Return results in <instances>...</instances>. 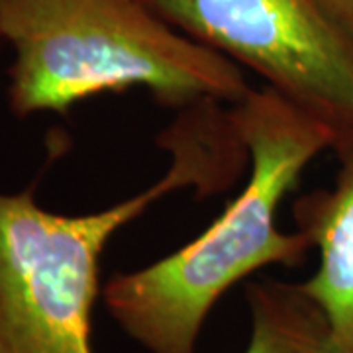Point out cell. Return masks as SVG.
<instances>
[{
    "label": "cell",
    "instance_id": "6da1fadb",
    "mask_svg": "<svg viewBox=\"0 0 353 353\" xmlns=\"http://www.w3.org/2000/svg\"><path fill=\"white\" fill-rule=\"evenodd\" d=\"M250 155L241 192L210 226L171 255L116 273L102 301L116 326L148 353H196L206 318L240 281L269 265L303 263L310 243L277 224L281 202L334 136L273 88H250L232 104Z\"/></svg>",
    "mask_w": 353,
    "mask_h": 353
},
{
    "label": "cell",
    "instance_id": "7a4b0ae2",
    "mask_svg": "<svg viewBox=\"0 0 353 353\" xmlns=\"http://www.w3.org/2000/svg\"><path fill=\"white\" fill-rule=\"evenodd\" d=\"M159 145L171 165L152 187L88 214L43 208L34 189L0 190V353H94L92 308L108 241L176 190L199 196L228 189L250 167L232 110H179Z\"/></svg>",
    "mask_w": 353,
    "mask_h": 353
},
{
    "label": "cell",
    "instance_id": "3957f363",
    "mask_svg": "<svg viewBox=\"0 0 353 353\" xmlns=\"http://www.w3.org/2000/svg\"><path fill=\"white\" fill-rule=\"evenodd\" d=\"M0 39L14 51L8 104L18 118L67 114L104 92L145 88L157 104H236L238 63L181 34L145 0H0Z\"/></svg>",
    "mask_w": 353,
    "mask_h": 353
},
{
    "label": "cell",
    "instance_id": "277c9868",
    "mask_svg": "<svg viewBox=\"0 0 353 353\" xmlns=\"http://www.w3.org/2000/svg\"><path fill=\"white\" fill-rule=\"evenodd\" d=\"M181 34L250 67L353 148V50L318 0H145Z\"/></svg>",
    "mask_w": 353,
    "mask_h": 353
},
{
    "label": "cell",
    "instance_id": "5b68a950",
    "mask_svg": "<svg viewBox=\"0 0 353 353\" xmlns=\"http://www.w3.org/2000/svg\"><path fill=\"white\" fill-rule=\"evenodd\" d=\"M338 155L334 185L299 196L292 218L318 252L316 271L301 285L322 310L341 352L353 353V148Z\"/></svg>",
    "mask_w": 353,
    "mask_h": 353
},
{
    "label": "cell",
    "instance_id": "8992f818",
    "mask_svg": "<svg viewBox=\"0 0 353 353\" xmlns=\"http://www.w3.org/2000/svg\"><path fill=\"white\" fill-rule=\"evenodd\" d=\"M250 338L243 353H343L301 283L261 279L245 289Z\"/></svg>",
    "mask_w": 353,
    "mask_h": 353
},
{
    "label": "cell",
    "instance_id": "52a82bcc",
    "mask_svg": "<svg viewBox=\"0 0 353 353\" xmlns=\"http://www.w3.org/2000/svg\"><path fill=\"white\" fill-rule=\"evenodd\" d=\"M318 4L353 50V0H318Z\"/></svg>",
    "mask_w": 353,
    "mask_h": 353
}]
</instances>
